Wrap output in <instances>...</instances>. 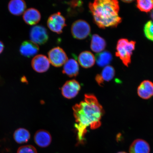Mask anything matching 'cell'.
<instances>
[{
	"label": "cell",
	"instance_id": "cell-19",
	"mask_svg": "<svg viewBox=\"0 0 153 153\" xmlns=\"http://www.w3.org/2000/svg\"><path fill=\"white\" fill-rule=\"evenodd\" d=\"M95 59L97 65L101 67H106L111 62L112 56L109 51H104L96 55Z\"/></svg>",
	"mask_w": 153,
	"mask_h": 153
},
{
	"label": "cell",
	"instance_id": "cell-21",
	"mask_svg": "<svg viewBox=\"0 0 153 153\" xmlns=\"http://www.w3.org/2000/svg\"><path fill=\"white\" fill-rule=\"evenodd\" d=\"M115 74L114 68L112 66L108 65L105 67L100 75L103 81L109 82L113 79Z\"/></svg>",
	"mask_w": 153,
	"mask_h": 153
},
{
	"label": "cell",
	"instance_id": "cell-23",
	"mask_svg": "<svg viewBox=\"0 0 153 153\" xmlns=\"http://www.w3.org/2000/svg\"><path fill=\"white\" fill-rule=\"evenodd\" d=\"M145 35L148 39L153 42V22L149 21L145 24L143 29Z\"/></svg>",
	"mask_w": 153,
	"mask_h": 153
},
{
	"label": "cell",
	"instance_id": "cell-28",
	"mask_svg": "<svg viewBox=\"0 0 153 153\" xmlns=\"http://www.w3.org/2000/svg\"><path fill=\"white\" fill-rule=\"evenodd\" d=\"M123 1L124 2H126V3H128L129 2H131L132 1Z\"/></svg>",
	"mask_w": 153,
	"mask_h": 153
},
{
	"label": "cell",
	"instance_id": "cell-20",
	"mask_svg": "<svg viewBox=\"0 0 153 153\" xmlns=\"http://www.w3.org/2000/svg\"><path fill=\"white\" fill-rule=\"evenodd\" d=\"M14 138L19 144L27 143L30 138V134L27 130L24 128H19L14 132Z\"/></svg>",
	"mask_w": 153,
	"mask_h": 153
},
{
	"label": "cell",
	"instance_id": "cell-22",
	"mask_svg": "<svg viewBox=\"0 0 153 153\" xmlns=\"http://www.w3.org/2000/svg\"><path fill=\"white\" fill-rule=\"evenodd\" d=\"M137 6L141 11L150 12L153 9V0H138L137 1Z\"/></svg>",
	"mask_w": 153,
	"mask_h": 153
},
{
	"label": "cell",
	"instance_id": "cell-16",
	"mask_svg": "<svg viewBox=\"0 0 153 153\" xmlns=\"http://www.w3.org/2000/svg\"><path fill=\"white\" fill-rule=\"evenodd\" d=\"M78 62L83 68H91L95 63V57L90 51H84L80 53L78 58Z\"/></svg>",
	"mask_w": 153,
	"mask_h": 153
},
{
	"label": "cell",
	"instance_id": "cell-26",
	"mask_svg": "<svg viewBox=\"0 0 153 153\" xmlns=\"http://www.w3.org/2000/svg\"><path fill=\"white\" fill-rule=\"evenodd\" d=\"M4 49V45L2 42L0 41V54L3 52Z\"/></svg>",
	"mask_w": 153,
	"mask_h": 153
},
{
	"label": "cell",
	"instance_id": "cell-9",
	"mask_svg": "<svg viewBox=\"0 0 153 153\" xmlns=\"http://www.w3.org/2000/svg\"><path fill=\"white\" fill-rule=\"evenodd\" d=\"M32 66L33 70L38 73L45 72L48 70L50 62L48 58L43 55H36L32 59Z\"/></svg>",
	"mask_w": 153,
	"mask_h": 153
},
{
	"label": "cell",
	"instance_id": "cell-29",
	"mask_svg": "<svg viewBox=\"0 0 153 153\" xmlns=\"http://www.w3.org/2000/svg\"><path fill=\"white\" fill-rule=\"evenodd\" d=\"M117 153H127L126 152H118Z\"/></svg>",
	"mask_w": 153,
	"mask_h": 153
},
{
	"label": "cell",
	"instance_id": "cell-11",
	"mask_svg": "<svg viewBox=\"0 0 153 153\" xmlns=\"http://www.w3.org/2000/svg\"><path fill=\"white\" fill-rule=\"evenodd\" d=\"M137 94L143 99H149L153 96V83L149 80H145L139 86Z\"/></svg>",
	"mask_w": 153,
	"mask_h": 153
},
{
	"label": "cell",
	"instance_id": "cell-13",
	"mask_svg": "<svg viewBox=\"0 0 153 153\" xmlns=\"http://www.w3.org/2000/svg\"><path fill=\"white\" fill-rule=\"evenodd\" d=\"M150 146L144 140L137 139L134 140L130 145V153H150Z\"/></svg>",
	"mask_w": 153,
	"mask_h": 153
},
{
	"label": "cell",
	"instance_id": "cell-15",
	"mask_svg": "<svg viewBox=\"0 0 153 153\" xmlns=\"http://www.w3.org/2000/svg\"><path fill=\"white\" fill-rule=\"evenodd\" d=\"M79 71V67L77 62L74 59L68 60L64 65L63 73L70 77H75Z\"/></svg>",
	"mask_w": 153,
	"mask_h": 153
},
{
	"label": "cell",
	"instance_id": "cell-25",
	"mask_svg": "<svg viewBox=\"0 0 153 153\" xmlns=\"http://www.w3.org/2000/svg\"><path fill=\"white\" fill-rule=\"evenodd\" d=\"M95 80L99 85L102 86L104 85V81H103L100 74H97L96 76Z\"/></svg>",
	"mask_w": 153,
	"mask_h": 153
},
{
	"label": "cell",
	"instance_id": "cell-3",
	"mask_svg": "<svg viewBox=\"0 0 153 153\" xmlns=\"http://www.w3.org/2000/svg\"><path fill=\"white\" fill-rule=\"evenodd\" d=\"M136 42L124 38L120 39L116 47V56L119 57L124 65L128 67L131 62V56L135 49Z\"/></svg>",
	"mask_w": 153,
	"mask_h": 153
},
{
	"label": "cell",
	"instance_id": "cell-6",
	"mask_svg": "<svg viewBox=\"0 0 153 153\" xmlns=\"http://www.w3.org/2000/svg\"><path fill=\"white\" fill-rule=\"evenodd\" d=\"M30 37L31 41L37 45H44L49 38L46 29L41 25L33 27L30 31Z\"/></svg>",
	"mask_w": 153,
	"mask_h": 153
},
{
	"label": "cell",
	"instance_id": "cell-2",
	"mask_svg": "<svg viewBox=\"0 0 153 153\" xmlns=\"http://www.w3.org/2000/svg\"><path fill=\"white\" fill-rule=\"evenodd\" d=\"M94 21L99 28L116 27L122 22L119 3L116 0H96L89 4Z\"/></svg>",
	"mask_w": 153,
	"mask_h": 153
},
{
	"label": "cell",
	"instance_id": "cell-5",
	"mask_svg": "<svg viewBox=\"0 0 153 153\" xmlns=\"http://www.w3.org/2000/svg\"><path fill=\"white\" fill-rule=\"evenodd\" d=\"M48 59L52 65L60 67L64 65L68 60V57L65 51L59 47L53 48L49 51Z\"/></svg>",
	"mask_w": 153,
	"mask_h": 153
},
{
	"label": "cell",
	"instance_id": "cell-12",
	"mask_svg": "<svg viewBox=\"0 0 153 153\" xmlns=\"http://www.w3.org/2000/svg\"><path fill=\"white\" fill-rule=\"evenodd\" d=\"M39 51V48L38 45L31 41H24L21 45L20 49L21 54L28 57L34 56Z\"/></svg>",
	"mask_w": 153,
	"mask_h": 153
},
{
	"label": "cell",
	"instance_id": "cell-10",
	"mask_svg": "<svg viewBox=\"0 0 153 153\" xmlns=\"http://www.w3.org/2000/svg\"><path fill=\"white\" fill-rule=\"evenodd\" d=\"M52 137L51 134L44 130H40L36 133L34 136V141L36 144L41 148L48 146L51 142Z\"/></svg>",
	"mask_w": 153,
	"mask_h": 153
},
{
	"label": "cell",
	"instance_id": "cell-1",
	"mask_svg": "<svg viewBox=\"0 0 153 153\" xmlns=\"http://www.w3.org/2000/svg\"><path fill=\"white\" fill-rule=\"evenodd\" d=\"M73 110L77 144H83L87 128L89 127L93 130L100 127L104 110L97 97L91 94H85L84 100L74 105Z\"/></svg>",
	"mask_w": 153,
	"mask_h": 153
},
{
	"label": "cell",
	"instance_id": "cell-14",
	"mask_svg": "<svg viewBox=\"0 0 153 153\" xmlns=\"http://www.w3.org/2000/svg\"><path fill=\"white\" fill-rule=\"evenodd\" d=\"M41 17L39 11L36 9L31 8L25 11L23 18L26 23L30 25H34L39 22Z\"/></svg>",
	"mask_w": 153,
	"mask_h": 153
},
{
	"label": "cell",
	"instance_id": "cell-18",
	"mask_svg": "<svg viewBox=\"0 0 153 153\" xmlns=\"http://www.w3.org/2000/svg\"><path fill=\"white\" fill-rule=\"evenodd\" d=\"M106 45L105 40L98 34H94L92 36L91 48L94 52L98 53L102 52Z\"/></svg>",
	"mask_w": 153,
	"mask_h": 153
},
{
	"label": "cell",
	"instance_id": "cell-8",
	"mask_svg": "<svg viewBox=\"0 0 153 153\" xmlns=\"http://www.w3.org/2000/svg\"><path fill=\"white\" fill-rule=\"evenodd\" d=\"M81 86L78 81L72 79L66 82L62 89V93L63 97L68 99L74 98L81 89Z\"/></svg>",
	"mask_w": 153,
	"mask_h": 153
},
{
	"label": "cell",
	"instance_id": "cell-4",
	"mask_svg": "<svg viewBox=\"0 0 153 153\" xmlns=\"http://www.w3.org/2000/svg\"><path fill=\"white\" fill-rule=\"evenodd\" d=\"M71 33L74 38L78 39H83L89 36L91 33L90 25L86 21L79 20L72 24L71 28Z\"/></svg>",
	"mask_w": 153,
	"mask_h": 153
},
{
	"label": "cell",
	"instance_id": "cell-27",
	"mask_svg": "<svg viewBox=\"0 0 153 153\" xmlns=\"http://www.w3.org/2000/svg\"><path fill=\"white\" fill-rule=\"evenodd\" d=\"M150 17L153 20V9L151 11V14H150Z\"/></svg>",
	"mask_w": 153,
	"mask_h": 153
},
{
	"label": "cell",
	"instance_id": "cell-17",
	"mask_svg": "<svg viewBox=\"0 0 153 153\" xmlns=\"http://www.w3.org/2000/svg\"><path fill=\"white\" fill-rule=\"evenodd\" d=\"M26 8V3L24 1L13 0L9 3L8 9L10 12L16 16L22 14Z\"/></svg>",
	"mask_w": 153,
	"mask_h": 153
},
{
	"label": "cell",
	"instance_id": "cell-24",
	"mask_svg": "<svg viewBox=\"0 0 153 153\" xmlns=\"http://www.w3.org/2000/svg\"><path fill=\"white\" fill-rule=\"evenodd\" d=\"M17 153H37L34 146L30 145H25L19 148Z\"/></svg>",
	"mask_w": 153,
	"mask_h": 153
},
{
	"label": "cell",
	"instance_id": "cell-7",
	"mask_svg": "<svg viewBox=\"0 0 153 153\" xmlns=\"http://www.w3.org/2000/svg\"><path fill=\"white\" fill-rule=\"evenodd\" d=\"M47 25L51 31L60 34L62 32L63 28L66 26L65 19L60 13H55L49 17Z\"/></svg>",
	"mask_w": 153,
	"mask_h": 153
}]
</instances>
